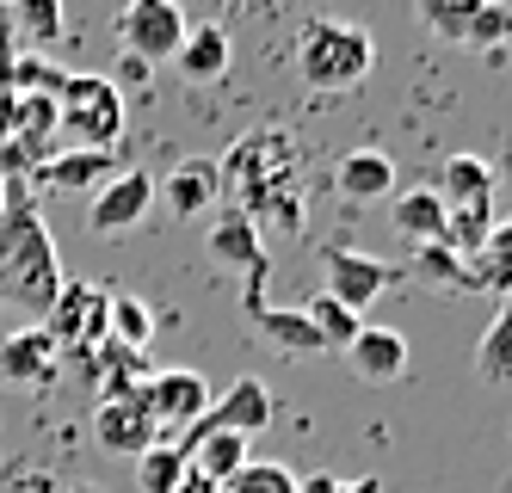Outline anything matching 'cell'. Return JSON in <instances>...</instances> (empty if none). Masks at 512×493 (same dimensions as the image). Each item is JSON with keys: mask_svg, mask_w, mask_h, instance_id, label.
I'll list each match as a JSON object with an SVG mask.
<instances>
[{"mask_svg": "<svg viewBox=\"0 0 512 493\" xmlns=\"http://www.w3.org/2000/svg\"><path fill=\"white\" fill-rule=\"evenodd\" d=\"M62 259H56V241L44 229L38 204L19 179H7V210H0V296L25 315H50L56 296H62Z\"/></svg>", "mask_w": 512, "mask_h": 493, "instance_id": "6da1fadb", "label": "cell"}, {"mask_svg": "<svg viewBox=\"0 0 512 493\" xmlns=\"http://www.w3.org/2000/svg\"><path fill=\"white\" fill-rule=\"evenodd\" d=\"M216 173H223L229 198H241L235 210L272 222L278 235H303V173L278 136H241L229 161H216Z\"/></svg>", "mask_w": 512, "mask_h": 493, "instance_id": "7a4b0ae2", "label": "cell"}, {"mask_svg": "<svg viewBox=\"0 0 512 493\" xmlns=\"http://www.w3.org/2000/svg\"><path fill=\"white\" fill-rule=\"evenodd\" d=\"M371 68H377L371 31H358L346 19H309L297 31V74L309 93H352V87H364Z\"/></svg>", "mask_w": 512, "mask_h": 493, "instance_id": "3957f363", "label": "cell"}, {"mask_svg": "<svg viewBox=\"0 0 512 493\" xmlns=\"http://www.w3.org/2000/svg\"><path fill=\"white\" fill-rule=\"evenodd\" d=\"M56 130L75 148H118L124 136V93L105 74H68L56 93Z\"/></svg>", "mask_w": 512, "mask_h": 493, "instance_id": "277c9868", "label": "cell"}, {"mask_svg": "<svg viewBox=\"0 0 512 493\" xmlns=\"http://www.w3.org/2000/svg\"><path fill=\"white\" fill-rule=\"evenodd\" d=\"M272 426V389L260 383V376H235V383L223 389V395H210V407L198 413V420L173 438V450L186 457V450L198 444V438H210V432H235V438H260Z\"/></svg>", "mask_w": 512, "mask_h": 493, "instance_id": "5b68a950", "label": "cell"}, {"mask_svg": "<svg viewBox=\"0 0 512 493\" xmlns=\"http://www.w3.org/2000/svg\"><path fill=\"white\" fill-rule=\"evenodd\" d=\"M118 44H124V56H142V62H173L179 44H186V13H179V0H124Z\"/></svg>", "mask_w": 512, "mask_h": 493, "instance_id": "8992f818", "label": "cell"}, {"mask_svg": "<svg viewBox=\"0 0 512 493\" xmlns=\"http://www.w3.org/2000/svg\"><path fill=\"white\" fill-rule=\"evenodd\" d=\"M155 210V173L149 167H118L112 179L87 198V229L93 235H124Z\"/></svg>", "mask_w": 512, "mask_h": 493, "instance_id": "52a82bcc", "label": "cell"}, {"mask_svg": "<svg viewBox=\"0 0 512 493\" xmlns=\"http://www.w3.org/2000/svg\"><path fill=\"white\" fill-rule=\"evenodd\" d=\"M93 432H99L105 450H118V457H142L149 444H161V426H155V413H149L142 383H130V389H118V395H99Z\"/></svg>", "mask_w": 512, "mask_h": 493, "instance_id": "ba28073f", "label": "cell"}, {"mask_svg": "<svg viewBox=\"0 0 512 493\" xmlns=\"http://www.w3.org/2000/svg\"><path fill=\"white\" fill-rule=\"evenodd\" d=\"M321 272H327V284H321V290L334 296V302H346L352 315H364V309H371V302H377V296L389 290V278H395L383 259L358 253V247H346V241L321 253Z\"/></svg>", "mask_w": 512, "mask_h": 493, "instance_id": "9c48e42d", "label": "cell"}, {"mask_svg": "<svg viewBox=\"0 0 512 493\" xmlns=\"http://www.w3.org/2000/svg\"><path fill=\"white\" fill-rule=\"evenodd\" d=\"M142 395H149V413H155V426H161V444H173L210 407V383H204L198 370H155L149 383H142Z\"/></svg>", "mask_w": 512, "mask_h": 493, "instance_id": "30bf717a", "label": "cell"}, {"mask_svg": "<svg viewBox=\"0 0 512 493\" xmlns=\"http://www.w3.org/2000/svg\"><path fill=\"white\" fill-rule=\"evenodd\" d=\"M62 364V346L50 339V327H19L0 339V383H13V389H44L50 376Z\"/></svg>", "mask_w": 512, "mask_h": 493, "instance_id": "8fae6325", "label": "cell"}, {"mask_svg": "<svg viewBox=\"0 0 512 493\" xmlns=\"http://www.w3.org/2000/svg\"><path fill=\"white\" fill-rule=\"evenodd\" d=\"M112 173H118V148H62V155L38 161V179L68 198H93Z\"/></svg>", "mask_w": 512, "mask_h": 493, "instance_id": "7c38bea8", "label": "cell"}, {"mask_svg": "<svg viewBox=\"0 0 512 493\" xmlns=\"http://www.w3.org/2000/svg\"><path fill=\"white\" fill-rule=\"evenodd\" d=\"M44 327H50L56 346H81V352L99 346V339H105V296L87 290V284H62L56 309L44 315Z\"/></svg>", "mask_w": 512, "mask_h": 493, "instance_id": "4fadbf2b", "label": "cell"}, {"mask_svg": "<svg viewBox=\"0 0 512 493\" xmlns=\"http://www.w3.org/2000/svg\"><path fill=\"white\" fill-rule=\"evenodd\" d=\"M346 364H352V376H364V383H395V376H408V333L364 321L358 339L346 346Z\"/></svg>", "mask_w": 512, "mask_h": 493, "instance_id": "5bb4252c", "label": "cell"}, {"mask_svg": "<svg viewBox=\"0 0 512 493\" xmlns=\"http://www.w3.org/2000/svg\"><path fill=\"white\" fill-rule=\"evenodd\" d=\"M216 198H223V173H216V161H179L167 179H155V204H167L179 222L204 216Z\"/></svg>", "mask_w": 512, "mask_h": 493, "instance_id": "9a60e30c", "label": "cell"}, {"mask_svg": "<svg viewBox=\"0 0 512 493\" xmlns=\"http://www.w3.org/2000/svg\"><path fill=\"white\" fill-rule=\"evenodd\" d=\"M334 192L346 204H383L395 198V161L383 148H346L340 167H334Z\"/></svg>", "mask_w": 512, "mask_h": 493, "instance_id": "2e32d148", "label": "cell"}, {"mask_svg": "<svg viewBox=\"0 0 512 493\" xmlns=\"http://www.w3.org/2000/svg\"><path fill=\"white\" fill-rule=\"evenodd\" d=\"M210 259L216 265H235L241 278L260 272V265H272L266 247H260V222H253L247 210H223V216L210 222Z\"/></svg>", "mask_w": 512, "mask_h": 493, "instance_id": "e0dca14e", "label": "cell"}, {"mask_svg": "<svg viewBox=\"0 0 512 493\" xmlns=\"http://www.w3.org/2000/svg\"><path fill=\"white\" fill-rule=\"evenodd\" d=\"M229 62H235V50H229V31H223V25H186V44H179L173 68L186 74L192 87L223 81V74H229Z\"/></svg>", "mask_w": 512, "mask_h": 493, "instance_id": "ac0fdd59", "label": "cell"}, {"mask_svg": "<svg viewBox=\"0 0 512 493\" xmlns=\"http://www.w3.org/2000/svg\"><path fill=\"white\" fill-rule=\"evenodd\" d=\"M389 210H395V235H408L414 247H426V241H445V229H451V210H445V198H438L432 185H414V192H395V198H389Z\"/></svg>", "mask_w": 512, "mask_h": 493, "instance_id": "d6986e66", "label": "cell"}, {"mask_svg": "<svg viewBox=\"0 0 512 493\" xmlns=\"http://www.w3.org/2000/svg\"><path fill=\"white\" fill-rule=\"evenodd\" d=\"M438 198H445V210H469V204H494V167L482 155H451L445 173H438L432 185Z\"/></svg>", "mask_w": 512, "mask_h": 493, "instance_id": "ffe728a7", "label": "cell"}, {"mask_svg": "<svg viewBox=\"0 0 512 493\" xmlns=\"http://www.w3.org/2000/svg\"><path fill=\"white\" fill-rule=\"evenodd\" d=\"M7 19H13V37H25L31 50H56L68 31L62 0H7Z\"/></svg>", "mask_w": 512, "mask_h": 493, "instance_id": "44dd1931", "label": "cell"}, {"mask_svg": "<svg viewBox=\"0 0 512 493\" xmlns=\"http://www.w3.org/2000/svg\"><path fill=\"white\" fill-rule=\"evenodd\" d=\"M105 339L124 352H149V339H155V315H149V302L142 296H105Z\"/></svg>", "mask_w": 512, "mask_h": 493, "instance_id": "7402d4cb", "label": "cell"}, {"mask_svg": "<svg viewBox=\"0 0 512 493\" xmlns=\"http://www.w3.org/2000/svg\"><path fill=\"white\" fill-rule=\"evenodd\" d=\"M303 315H309V327H315V339H321V352H340V358H346V346H352L358 327H364V315H352L346 302H334L327 290H315V296L303 302Z\"/></svg>", "mask_w": 512, "mask_h": 493, "instance_id": "603a6c76", "label": "cell"}, {"mask_svg": "<svg viewBox=\"0 0 512 493\" xmlns=\"http://www.w3.org/2000/svg\"><path fill=\"white\" fill-rule=\"evenodd\" d=\"M414 278H426V284H451V290H482V284H475V265H469L457 247H445V241L414 247Z\"/></svg>", "mask_w": 512, "mask_h": 493, "instance_id": "cb8c5ba5", "label": "cell"}, {"mask_svg": "<svg viewBox=\"0 0 512 493\" xmlns=\"http://www.w3.org/2000/svg\"><path fill=\"white\" fill-rule=\"evenodd\" d=\"M475 370H482V383H512V296L500 302V315L475 346Z\"/></svg>", "mask_w": 512, "mask_h": 493, "instance_id": "d4e9b609", "label": "cell"}, {"mask_svg": "<svg viewBox=\"0 0 512 493\" xmlns=\"http://www.w3.org/2000/svg\"><path fill=\"white\" fill-rule=\"evenodd\" d=\"M414 7H420V25H426L432 37H445V44L463 50V37H469L475 13H482L488 0H414Z\"/></svg>", "mask_w": 512, "mask_h": 493, "instance_id": "484cf974", "label": "cell"}, {"mask_svg": "<svg viewBox=\"0 0 512 493\" xmlns=\"http://www.w3.org/2000/svg\"><path fill=\"white\" fill-rule=\"evenodd\" d=\"M469 265H475V284H488V290L512 296V222H494V235H488V247L475 253Z\"/></svg>", "mask_w": 512, "mask_h": 493, "instance_id": "4316f807", "label": "cell"}, {"mask_svg": "<svg viewBox=\"0 0 512 493\" xmlns=\"http://www.w3.org/2000/svg\"><path fill=\"white\" fill-rule=\"evenodd\" d=\"M179 481H186V457H179L173 444H149L136 457V487L142 493H173Z\"/></svg>", "mask_w": 512, "mask_h": 493, "instance_id": "83f0119b", "label": "cell"}, {"mask_svg": "<svg viewBox=\"0 0 512 493\" xmlns=\"http://www.w3.org/2000/svg\"><path fill=\"white\" fill-rule=\"evenodd\" d=\"M494 235V204H469V210H451V229H445V247H457L463 259H475Z\"/></svg>", "mask_w": 512, "mask_h": 493, "instance_id": "f1b7e54d", "label": "cell"}, {"mask_svg": "<svg viewBox=\"0 0 512 493\" xmlns=\"http://www.w3.org/2000/svg\"><path fill=\"white\" fill-rule=\"evenodd\" d=\"M297 469H284V463H266V457H247V469L223 487V493H297Z\"/></svg>", "mask_w": 512, "mask_h": 493, "instance_id": "f546056e", "label": "cell"}, {"mask_svg": "<svg viewBox=\"0 0 512 493\" xmlns=\"http://www.w3.org/2000/svg\"><path fill=\"white\" fill-rule=\"evenodd\" d=\"M500 44H512V7L506 0H488V7L475 13V25H469L463 50H500Z\"/></svg>", "mask_w": 512, "mask_h": 493, "instance_id": "4dcf8cb0", "label": "cell"}, {"mask_svg": "<svg viewBox=\"0 0 512 493\" xmlns=\"http://www.w3.org/2000/svg\"><path fill=\"white\" fill-rule=\"evenodd\" d=\"M297 493H383L377 475H358V481H340V475H303Z\"/></svg>", "mask_w": 512, "mask_h": 493, "instance_id": "1f68e13d", "label": "cell"}, {"mask_svg": "<svg viewBox=\"0 0 512 493\" xmlns=\"http://www.w3.org/2000/svg\"><path fill=\"white\" fill-rule=\"evenodd\" d=\"M105 81H112V87L130 99V93H142V87L155 81V62H142V56H118V74H105Z\"/></svg>", "mask_w": 512, "mask_h": 493, "instance_id": "d6a6232c", "label": "cell"}, {"mask_svg": "<svg viewBox=\"0 0 512 493\" xmlns=\"http://www.w3.org/2000/svg\"><path fill=\"white\" fill-rule=\"evenodd\" d=\"M173 493H223V487H216V481H204V475H198V469L186 463V481H179Z\"/></svg>", "mask_w": 512, "mask_h": 493, "instance_id": "836d02e7", "label": "cell"}, {"mask_svg": "<svg viewBox=\"0 0 512 493\" xmlns=\"http://www.w3.org/2000/svg\"><path fill=\"white\" fill-rule=\"evenodd\" d=\"M13 44V19H7V0H0V50Z\"/></svg>", "mask_w": 512, "mask_h": 493, "instance_id": "e575fe53", "label": "cell"}, {"mask_svg": "<svg viewBox=\"0 0 512 493\" xmlns=\"http://www.w3.org/2000/svg\"><path fill=\"white\" fill-rule=\"evenodd\" d=\"M0 210H7V179H0Z\"/></svg>", "mask_w": 512, "mask_h": 493, "instance_id": "d590c367", "label": "cell"}, {"mask_svg": "<svg viewBox=\"0 0 512 493\" xmlns=\"http://www.w3.org/2000/svg\"><path fill=\"white\" fill-rule=\"evenodd\" d=\"M68 493H99V487H68Z\"/></svg>", "mask_w": 512, "mask_h": 493, "instance_id": "8d00e7d4", "label": "cell"}]
</instances>
